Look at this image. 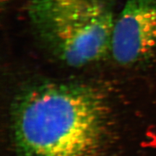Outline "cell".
I'll return each instance as SVG.
<instances>
[{
  "label": "cell",
  "mask_w": 156,
  "mask_h": 156,
  "mask_svg": "<svg viewBox=\"0 0 156 156\" xmlns=\"http://www.w3.org/2000/svg\"><path fill=\"white\" fill-rule=\"evenodd\" d=\"M117 0H30L27 15L35 38L52 57L72 67L110 53Z\"/></svg>",
  "instance_id": "cell-2"
},
{
  "label": "cell",
  "mask_w": 156,
  "mask_h": 156,
  "mask_svg": "<svg viewBox=\"0 0 156 156\" xmlns=\"http://www.w3.org/2000/svg\"><path fill=\"white\" fill-rule=\"evenodd\" d=\"M156 53V0H127L117 15L110 54L117 63H142Z\"/></svg>",
  "instance_id": "cell-3"
},
{
  "label": "cell",
  "mask_w": 156,
  "mask_h": 156,
  "mask_svg": "<svg viewBox=\"0 0 156 156\" xmlns=\"http://www.w3.org/2000/svg\"><path fill=\"white\" fill-rule=\"evenodd\" d=\"M108 101L96 89L39 84L21 93L12 127L18 156H101L112 129Z\"/></svg>",
  "instance_id": "cell-1"
}]
</instances>
